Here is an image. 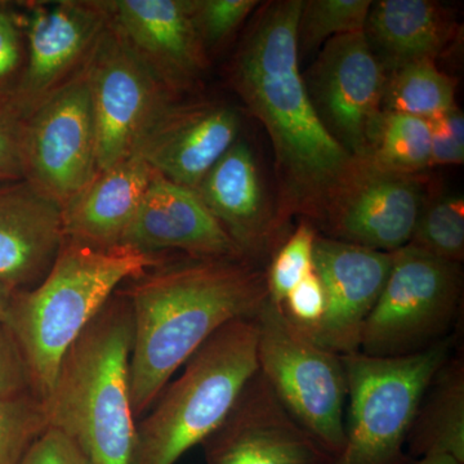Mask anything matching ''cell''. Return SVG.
<instances>
[{
    "label": "cell",
    "mask_w": 464,
    "mask_h": 464,
    "mask_svg": "<svg viewBox=\"0 0 464 464\" xmlns=\"http://www.w3.org/2000/svg\"><path fill=\"white\" fill-rule=\"evenodd\" d=\"M302 5L304 0L262 5L235 58L232 83L273 143L284 225L299 215L316 228L357 159L325 130L308 96L299 67Z\"/></svg>",
    "instance_id": "6da1fadb"
},
{
    "label": "cell",
    "mask_w": 464,
    "mask_h": 464,
    "mask_svg": "<svg viewBox=\"0 0 464 464\" xmlns=\"http://www.w3.org/2000/svg\"><path fill=\"white\" fill-rule=\"evenodd\" d=\"M119 290L133 316L130 387L136 420L216 332L257 316L268 298L261 266L185 255H168Z\"/></svg>",
    "instance_id": "7a4b0ae2"
},
{
    "label": "cell",
    "mask_w": 464,
    "mask_h": 464,
    "mask_svg": "<svg viewBox=\"0 0 464 464\" xmlns=\"http://www.w3.org/2000/svg\"><path fill=\"white\" fill-rule=\"evenodd\" d=\"M132 343V310L118 288L66 351L43 402L50 429L74 441L91 464L130 463Z\"/></svg>",
    "instance_id": "3957f363"
},
{
    "label": "cell",
    "mask_w": 464,
    "mask_h": 464,
    "mask_svg": "<svg viewBox=\"0 0 464 464\" xmlns=\"http://www.w3.org/2000/svg\"><path fill=\"white\" fill-rule=\"evenodd\" d=\"M167 256L143 255L125 246L96 249L65 239L43 282L33 289L14 290L3 324L36 399H48L66 351L116 289Z\"/></svg>",
    "instance_id": "277c9868"
},
{
    "label": "cell",
    "mask_w": 464,
    "mask_h": 464,
    "mask_svg": "<svg viewBox=\"0 0 464 464\" xmlns=\"http://www.w3.org/2000/svg\"><path fill=\"white\" fill-rule=\"evenodd\" d=\"M256 317L226 324L186 362L137 420L130 464H176L221 424L258 371Z\"/></svg>",
    "instance_id": "5b68a950"
},
{
    "label": "cell",
    "mask_w": 464,
    "mask_h": 464,
    "mask_svg": "<svg viewBox=\"0 0 464 464\" xmlns=\"http://www.w3.org/2000/svg\"><path fill=\"white\" fill-rule=\"evenodd\" d=\"M453 337L415 355L343 357L347 375L344 442L331 464H414L406 440L418 404L440 366L453 355Z\"/></svg>",
    "instance_id": "8992f818"
},
{
    "label": "cell",
    "mask_w": 464,
    "mask_h": 464,
    "mask_svg": "<svg viewBox=\"0 0 464 464\" xmlns=\"http://www.w3.org/2000/svg\"><path fill=\"white\" fill-rule=\"evenodd\" d=\"M256 319L259 373L286 411L333 458L338 456L347 408L343 357L293 328L270 298Z\"/></svg>",
    "instance_id": "52a82bcc"
},
{
    "label": "cell",
    "mask_w": 464,
    "mask_h": 464,
    "mask_svg": "<svg viewBox=\"0 0 464 464\" xmlns=\"http://www.w3.org/2000/svg\"><path fill=\"white\" fill-rule=\"evenodd\" d=\"M462 289L460 264L411 246L396 250L389 279L362 329L359 353L395 359L451 337Z\"/></svg>",
    "instance_id": "ba28073f"
},
{
    "label": "cell",
    "mask_w": 464,
    "mask_h": 464,
    "mask_svg": "<svg viewBox=\"0 0 464 464\" xmlns=\"http://www.w3.org/2000/svg\"><path fill=\"white\" fill-rule=\"evenodd\" d=\"M83 70L93 106L100 172L130 157L146 128L176 97L128 47L109 20Z\"/></svg>",
    "instance_id": "9c48e42d"
},
{
    "label": "cell",
    "mask_w": 464,
    "mask_h": 464,
    "mask_svg": "<svg viewBox=\"0 0 464 464\" xmlns=\"http://www.w3.org/2000/svg\"><path fill=\"white\" fill-rule=\"evenodd\" d=\"M83 66L45 97L24 125L25 179L61 208L97 173L96 124Z\"/></svg>",
    "instance_id": "30bf717a"
},
{
    "label": "cell",
    "mask_w": 464,
    "mask_h": 464,
    "mask_svg": "<svg viewBox=\"0 0 464 464\" xmlns=\"http://www.w3.org/2000/svg\"><path fill=\"white\" fill-rule=\"evenodd\" d=\"M304 75L325 130L351 157H369L382 112L386 72L364 32L334 36Z\"/></svg>",
    "instance_id": "8fae6325"
},
{
    "label": "cell",
    "mask_w": 464,
    "mask_h": 464,
    "mask_svg": "<svg viewBox=\"0 0 464 464\" xmlns=\"http://www.w3.org/2000/svg\"><path fill=\"white\" fill-rule=\"evenodd\" d=\"M426 200L420 174L392 172L369 158L357 159L317 227L323 237L393 253L411 243Z\"/></svg>",
    "instance_id": "7c38bea8"
},
{
    "label": "cell",
    "mask_w": 464,
    "mask_h": 464,
    "mask_svg": "<svg viewBox=\"0 0 464 464\" xmlns=\"http://www.w3.org/2000/svg\"><path fill=\"white\" fill-rule=\"evenodd\" d=\"M200 445L206 464H331L333 460L286 411L258 371L230 413Z\"/></svg>",
    "instance_id": "4fadbf2b"
},
{
    "label": "cell",
    "mask_w": 464,
    "mask_h": 464,
    "mask_svg": "<svg viewBox=\"0 0 464 464\" xmlns=\"http://www.w3.org/2000/svg\"><path fill=\"white\" fill-rule=\"evenodd\" d=\"M239 132L240 116L230 106L173 101L146 128L133 154L164 179L195 191Z\"/></svg>",
    "instance_id": "5bb4252c"
},
{
    "label": "cell",
    "mask_w": 464,
    "mask_h": 464,
    "mask_svg": "<svg viewBox=\"0 0 464 464\" xmlns=\"http://www.w3.org/2000/svg\"><path fill=\"white\" fill-rule=\"evenodd\" d=\"M102 3L110 26L174 97L190 90L207 66L192 0Z\"/></svg>",
    "instance_id": "9a60e30c"
},
{
    "label": "cell",
    "mask_w": 464,
    "mask_h": 464,
    "mask_svg": "<svg viewBox=\"0 0 464 464\" xmlns=\"http://www.w3.org/2000/svg\"><path fill=\"white\" fill-rule=\"evenodd\" d=\"M230 237L241 257L268 264L285 239V225L270 203L255 152L237 140L195 190Z\"/></svg>",
    "instance_id": "2e32d148"
},
{
    "label": "cell",
    "mask_w": 464,
    "mask_h": 464,
    "mask_svg": "<svg viewBox=\"0 0 464 464\" xmlns=\"http://www.w3.org/2000/svg\"><path fill=\"white\" fill-rule=\"evenodd\" d=\"M314 267L326 295V311L314 338L341 356L359 351L366 319L386 285L392 253L378 252L317 235Z\"/></svg>",
    "instance_id": "e0dca14e"
},
{
    "label": "cell",
    "mask_w": 464,
    "mask_h": 464,
    "mask_svg": "<svg viewBox=\"0 0 464 464\" xmlns=\"http://www.w3.org/2000/svg\"><path fill=\"white\" fill-rule=\"evenodd\" d=\"M108 26L102 2H61L36 7L26 24L27 63L12 93L29 115L84 65L101 33Z\"/></svg>",
    "instance_id": "ac0fdd59"
},
{
    "label": "cell",
    "mask_w": 464,
    "mask_h": 464,
    "mask_svg": "<svg viewBox=\"0 0 464 464\" xmlns=\"http://www.w3.org/2000/svg\"><path fill=\"white\" fill-rule=\"evenodd\" d=\"M121 246L150 256L243 258L197 192L155 170Z\"/></svg>",
    "instance_id": "d6986e66"
},
{
    "label": "cell",
    "mask_w": 464,
    "mask_h": 464,
    "mask_svg": "<svg viewBox=\"0 0 464 464\" xmlns=\"http://www.w3.org/2000/svg\"><path fill=\"white\" fill-rule=\"evenodd\" d=\"M63 240L60 204L26 179L0 183V284L35 288Z\"/></svg>",
    "instance_id": "ffe728a7"
},
{
    "label": "cell",
    "mask_w": 464,
    "mask_h": 464,
    "mask_svg": "<svg viewBox=\"0 0 464 464\" xmlns=\"http://www.w3.org/2000/svg\"><path fill=\"white\" fill-rule=\"evenodd\" d=\"M152 176L154 170L137 154L94 174L61 208L65 239L96 249L121 246Z\"/></svg>",
    "instance_id": "44dd1931"
},
{
    "label": "cell",
    "mask_w": 464,
    "mask_h": 464,
    "mask_svg": "<svg viewBox=\"0 0 464 464\" xmlns=\"http://www.w3.org/2000/svg\"><path fill=\"white\" fill-rule=\"evenodd\" d=\"M449 9L430 0L372 2L364 34L384 72L415 61L432 60L454 36Z\"/></svg>",
    "instance_id": "7402d4cb"
},
{
    "label": "cell",
    "mask_w": 464,
    "mask_h": 464,
    "mask_svg": "<svg viewBox=\"0 0 464 464\" xmlns=\"http://www.w3.org/2000/svg\"><path fill=\"white\" fill-rule=\"evenodd\" d=\"M411 459L448 456L464 464V360L451 355L424 391L406 440Z\"/></svg>",
    "instance_id": "603a6c76"
},
{
    "label": "cell",
    "mask_w": 464,
    "mask_h": 464,
    "mask_svg": "<svg viewBox=\"0 0 464 464\" xmlns=\"http://www.w3.org/2000/svg\"><path fill=\"white\" fill-rule=\"evenodd\" d=\"M456 87L436 61L406 63L387 72L382 110L430 121L457 108Z\"/></svg>",
    "instance_id": "cb8c5ba5"
},
{
    "label": "cell",
    "mask_w": 464,
    "mask_h": 464,
    "mask_svg": "<svg viewBox=\"0 0 464 464\" xmlns=\"http://www.w3.org/2000/svg\"><path fill=\"white\" fill-rule=\"evenodd\" d=\"M368 158L392 172H423L432 167L429 121L400 112H382Z\"/></svg>",
    "instance_id": "d4e9b609"
},
{
    "label": "cell",
    "mask_w": 464,
    "mask_h": 464,
    "mask_svg": "<svg viewBox=\"0 0 464 464\" xmlns=\"http://www.w3.org/2000/svg\"><path fill=\"white\" fill-rule=\"evenodd\" d=\"M408 246L444 261L464 258V201L459 195L440 198L424 206Z\"/></svg>",
    "instance_id": "484cf974"
},
{
    "label": "cell",
    "mask_w": 464,
    "mask_h": 464,
    "mask_svg": "<svg viewBox=\"0 0 464 464\" xmlns=\"http://www.w3.org/2000/svg\"><path fill=\"white\" fill-rule=\"evenodd\" d=\"M369 0H308L298 23V53L313 52L334 36L362 33Z\"/></svg>",
    "instance_id": "4316f807"
},
{
    "label": "cell",
    "mask_w": 464,
    "mask_h": 464,
    "mask_svg": "<svg viewBox=\"0 0 464 464\" xmlns=\"http://www.w3.org/2000/svg\"><path fill=\"white\" fill-rule=\"evenodd\" d=\"M317 235L319 232L310 222H301L275 250L266 266L268 298L274 304L280 306L293 288L315 270L314 252Z\"/></svg>",
    "instance_id": "83f0119b"
},
{
    "label": "cell",
    "mask_w": 464,
    "mask_h": 464,
    "mask_svg": "<svg viewBox=\"0 0 464 464\" xmlns=\"http://www.w3.org/2000/svg\"><path fill=\"white\" fill-rule=\"evenodd\" d=\"M50 429L44 404L29 393L0 399V464H18Z\"/></svg>",
    "instance_id": "f1b7e54d"
},
{
    "label": "cell",
    "mask_w": 464,
    "mask_h": 464,
    "mask_svg": "<svg viewBox=\"0 0 464 464\" xmlns=\"http://www.w3.org/2000/svg\"><path fill=\"white\" fill-rule=\"evenodd\" d=\"M256 0H192V16L204 47L218 44L243 24Z\"/></svg>",
    "instance_id": "f546056e"
},
{
    "label": "cell",
    "mask_w": 464,
    "mask_h": 464,
    "mask_svg": "<svg viewBox=\"0 0 464 464\" xmlns=\"http://www.w3.org/2000/svg\"><path fill=\"white\" fill-rule=\"evenodd\" d=\"M25 119L12 88L0 91V183L25 179L23 161Z\"/></svg>",
    "instance_id": "4dcf8cb0"
},
{
    "label": "cell",
    "mask_w": 464,
    "mask_h": 464,
    "mask_svg": "<svg viewBox=\"0 0 464 464\" xmlns=\"http://www.w3.org/2000/svg\"><path fill=\"white\" fill-rule=\"evenodd\" d=\"M280 308L293 328L315 338L326 311L325 289L315 270L293 288Z\"/></svg>",
    "instance_id": "1f68e13d"
},
{
    "label": "cell",
    "mask_w": 464,
    "mask_h": 464,
    "mask_svg": "<svg viewBox=\"0 0 464 464\" xmlns=\"http://www.w3.org/2000/svg\"><path fill=\"white\" fill-rule=\"evenodd\" d=\"M431 166H459L464 161V116L459 108L429 121Z\"/></svg>",
    "instance_id": "d6a6232c"
},
{
    "label": "cell",
    "mask_w": 464,
    "mask_h": 464,
    "mask_svg": "<svg viewBox=\"0 0 464 464\" xmlns=\"http://www.w3.org/2000/svg\"><path fill=\"white\" fill-rule=\"evenodd\" d=\"M18 464H91L83 451L63 432L48 429Z\"/></svg>",
    "instance_id": "836d02e7"
},
{
    "label": "cell",
    "mask_w": 464,
    "mask_h": 464,
    "mask_svg": "<svg viewBox=\"0 0 464 464\" xmlns=\"http://www.w3.org/2000/svg\"><path fill=\"white\" fill-rule=\"evenodd\" d=\"M29 393L32 389L25 365L7 328L0 323V399L18 398Z\"/></svg>",
    "instance_id": "e575fe53"
},
{
    "label": "cell",
    "mask_w": 464,
    "mask_h": 464,
    "mask_svg": "<svg viewBox=\"0 0 464 464\" xmlns=\"http://www.w3.org/2000/svg\"><path fill=\"white\" fill-rule=\"evenodd\" d=\"M17 18L0 5V91L14 87L12 76L21 61L20 29Z\"/></svg>",
    "instance_id": "d590c367"
},
{
    "label": "cell",
    "mask_w": 464,
    "mask_h": 464,
    "mask_svg": "<svg viewBox=\"0 0 464 464\" xmlns=\"http://www.w3.org/2000/svg\"><path fill=\"white\" fill-rule=\"evenodd\" d=\"M14 292V289L0 284V323H3V320H5V313H7L9 302H11Z\"/></svg>",
    "instance_id": "8d00e7d4"
},
{
    "label": "cell",
    "mask_w": 464,
    "mask_h": 464,
    "mask_svg": "<svg viewBox=\"0 0 464 464\" xmlns=\"http://www.w3.org/2000/svg\"><path fill=\"white\" fill-rule=\"evenodd\" d=\"M414 464H462L454 458L448 456H430L415 460Z\"/></svg>",
    "instance_id": "74e56055"
}]
</instances>
